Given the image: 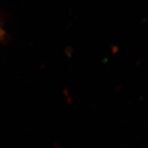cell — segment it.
I'll return each mask as SVG.
<instances>
[{
    "label": "cell",
    "mask_w": 148,
    "mask_h": 148,
    "mask_svg": "<svg viewBox=\"0 0 148 148\" xmlns=\"http://www.w3.org/2000/svg\"><path fill=\"white\" fill-rule=\"evenodd\" d=\"M0 33H1V30H0Z\"/></svg>",
    "instance_id": "cell-1"
}]
</instances>
